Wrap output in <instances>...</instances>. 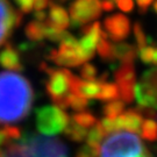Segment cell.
<instances>
[{"instance_id":"cell-16","label":"cell","mask_w":157,"mask_h":157,"mask_svg":"<svg viewBox=\"0 0 157 157\" xmlns=\"http://www.w3.org/2000/svg\"><path fill=\"white\" fill-rule=\"evenodd\" d=\"M105 82L104 77H100L99 79L94 80H82V83L79 85V95L89 99H97L99 92L101 89V84Z\"/></svg>"},{"instance_id":"cell-37","label":"cell","mask_w":157,"mask_h":157,"mask_svg":"<svg viewBox=\"0 0 157 157\" xmlns=\"http://www.w3.org/2000/svg\"><path fill=\"white\" fill-rule=\"evenodd\" d=\"M101 8L106 12H111L114 10V2L112 0H102L101 1Z\"/></svg>"},{"instance_id":"cell-41","label":"cell","mask_w":157,"mask_h":157,"mask_svg":"<svg viewBox=\"0 0 157 157\" xmlns=\"http://www.w3.org/2000/svg\"><path fill=\"white\" fill-rule=\"evenodd\" d=\"M0 157H5V154H4L2 150H0Z\"/></svg>"},{"instance_id":"cell-21","label":"cell","mask_w":157,"mask_h":157,"mask_svg":"<svg viewBox=\"0 0 157 157\" xmlns=\"http://www.w3.org/2000/svg\"><path fill=\"white\" fill-rule=\"evenodd\" d=\"M102 112L106 118L117 119L119 115H121L124 112V102L121 99L108 101L102 107Z\"/></svg>"},{"instance_id":"cell-26","label":"cell","mask_w":157,"mask_h":157,"mask_svg":"<svg viewBox=\"0 0 157 157\" xmlns=\"http://www.w3.org/2000/svg\"><path fill=\"white\" fill-rule=\"evenodd\" d=\"M67 101H69V107H71L77 112H83L89 106V100L86 98L79 94H75V93L67 94Z\"/></svg>"},{"instance_id":"cell-29","label":"cell","mask_w":157,"mask_h":157,"mask_svg":"<svg viewBox=\"0 0 157 157\" xmlns=\"http://www.w3.org/2000/svg\"><path fill=\"white\" fill-rule=\"evenodd\" d=\"M97 73L98 69L91 63H84L80 67V76L84 80H94Z\"/></svg>"},{"instance_id":"cell-14","label":"cell","mask_w":157,"mask_h":157,"mask_svg":"<svg viewBox=\"0 0 157 157\" xmlns=\"http://www.w3.org/2000/svg\"><path fill=\"white\" fill-rule=\"evenodd\" d=\"M49 6H50V10H49V17H48V20L54 26L65 30L70 26V17L67 15V12L61 5L54 4L52 1L50 2Z\"/></svg>"},{"instance_id":"cell-30","label":"cell","mask_w":157,"mask_h":157,"mask_svg":"<svg viewBox=\"0 0 157 157\" xmlns=\"http://www.w3.org/2000/svg\"><path fill=\"white\" fill-rule=\"evenodd\" d=\"M100 152V147H92L90 144H84L79 148V150L76 152L75 157H99Z\"/></svg>"},{"instance_id":"cell-8","label":"cell","mask_w":157,"mask_h":157,"mask_svg":"<svg viewBox=\"0 0 157 157\" xmlns=\"http://www.w3.org/2000/svg\"><path fill=\"white\" fill-rule=\"evenodd\" d=\"M115 83L119 87V97L124 104L133 102L135 98V85H136V76H135L134 63H124L114 73Z\"/></svg>"},{"instance_id":"cell-33","label":"cell","mask_w":157,"mask_h":157,"mask_svg":"<svg viewBox=\"0 0 157 157\" xmlns=\"http://www.w3.org/2000/svg\"><path fill=\"white\" fill-rule=\"evenodd\" d=\"M22 13H30L34 8V0H15Z\"/></svg>"},{"instance_id":"cell-23","label":"cell","mask_w":157,"mask_h":157,"mask_svg":"<svg viewBox=\"0 0 157 157\" xmlns=\"http://www.w3.org/2000/svg\"><path fill=\"white\" fill-rule=\"evenodd\" d=\"M141 137L147 141H154L157 140V121L154 119H146L143 120V124L141 127Z\"/></svg>"},{"instance_id":"cell-32","label":"cell","mask_w":157,"mask_h":157,"mask_svg":"<svg viewBox=\"0 0 157 157\" xmlns=\"http://www.w3.org/2000/svg\"><path fill=\"white\" fill-rule=\"evenodd\" d=\"M99 122H100L101 127H102L106 135L112 134L117 130V128H115V119H109L105 117L104 119H101V121H99Z\"/></svg>"},{"instance_id":"cell-4","label":"cell","mask_w":157,"mask_h":157,"mask_svg":"<svg viewBox=\"0 0 157 157\" xmlns=\"http://www.w3.org/2000/svg\"><path fill=\"white\" fill-rule=\"evenodd\" d=\"M69 122L67 113L57 106H43L36 109V128L45 136L62 133Z\"/></svg>"},{"instance_id":"cell-31","label":"cell","mask_w":157,"mask_h":157,"mask_svg":"<svg viewBox=\"0 0 157 157\" xmlns=\"http://www.w3.org/2000/svg\"><path fill=\"white\" fill-rule=\"evenodd\" d=\"M4 132H5L6 136H7V139L11 141H19L21 137H22V133H21V130L17 127H13V126H6L5 128H4Z\"/></svg>"},{"instance_id":"cell-24","label":"cell","mask_w":157,"mask_h":157,"mask_svg":"<svg viewBox=\"0 0 157 157\" xmlns=\"http://www.w3.org/2000/svg\"><path fill=\"white\" fill-rule=\"evenodd\" d=\"M140 59L144 64L157 65V45H146L142 49H139Z\"/></svg>"},{"instance_id":"cell-38","label":"cell","mask_w":157,"mask_h":157,"mask_svg":"<svg viewBox=\"0 0 157 157\" xmlns=\"http://www.w3.org/2000/svg\"><path fill=\"white\" fill-rule=\"evenodd\" d=\"M34 17L36 21H40V22H44L47 20V13L44 11H36L34 13Z\"/></svg>"},{"instance_id":"cell-3","label":"cell","mask_w":157,"mask_h":157,"mask_svg":"<svg viewBox=\"0 0 157 157\" xmlns=\"http://www.w3.org/2000/svg\"><path fill=\"white\" fill-rule=\"evenodd\" d=\"M144 151V146L136 134L114 132L102 142L99 157H140Z\"/></svg>"},{"instance_id":"cell-12","label":"cell","mask_w":157,"mask_h":157,"mask_svg":"<svg viewBox=\"0 0 157 157\" xmlns=\"http://www.w3.org/2000/svg\"><path fill=\"white\" fill-rule=\"evenodd\" d=\"M0 65L14 72L23 71V65L20 61L19 51L11 43L6 44L5 48L0 51Z\"/></svg>"},{"instance_id":"cell-6","label":"cell","mask_w":157,"mask_h":157,"mask_svg":"<svg viewBox=\"0 0 157 157\" xmlns=\"http://www.w3.org/2000/svg\"><path fill=\"white\" fill-rule=\"evenodd\" d=\"M47 57L51 62L62 67H79L86 63L79 50L78 41L71 34H69L67 39L61 42L57 50L51 49Z\"/></svg>"},{"instance_id":"cell-19","label":"cell","mask_w":157,"mask_h":157,"mask_svg":"<svg viewBox=\"0 0 157 157\" xmlns=\"http://www.w3.org/2000/svg\"><path fill=\"white\" fill-rule=\"evenodd\" d=\"M25 33L27 35L30 41L33 42H40L43 39H45V25L44 22H40V21H30L26 26Z\"/></svg>"},{"instance_id":"cell-18","label":"cell","mask_w":157,"mask_h":157,"mask_svg":"<svg viewBox=\"0 0 157 157\" xmlns=\"http://www.w3.org/2000/svg\"><path fill=\"white\" fill-rule=\"evenodd\" d=\"M63 133L69 140L73 141V142H83L84 140H86L89 132L86 128L76 124L72 119H70V122L63 130Z\"/></svg>"},{"instance_id":"cell-1","label":"cell","mask_w":157,"mask_h":157,"mask_svg":"<svg viewBox=\"0 0 157 157\" xmlns=\"http://www.w3.org/2000/svg\"><path fill=\"white\" fill-rule=\"evenodd\" d=\"M33 101L34 91L28 79L17 72H0V124L23 120Z\"/></svg>"},{"instance_id":"cell-43","label":"cell","mask_w":157,"mask_h":157,"mask_svg":"<svg viewBox=\"0 0 157 157\" xmlns=\"http://www.w3.org/2000/svg\"><path fill=\"white\" fill-rule=\"evenodd\" d=\"M115 1H117V0H115Z\"/></svg>"},{"instance_id":"cell-28","label":"cell","mask_w":157,"mask_h":157,"mask_svg":"<svg viewBox=\"0 0 157 157\" xmlns=\"http://www.w3.org/2000/svg\"><path fill=\"white\" fill-rule=\"evenodd\" d=\"M134 36L136 40V47L137 49H142L143 47L148 45V39H147V35L144 33V30L142 28L141 23L136 22L134 25Z\"/></svg>"},{"instance_id":"cell-7","label":"cell","mask_w":157,"mask_h":157,"mask_svg":"<svg viewBox=\"0 0 157 157\" xmlns=\"http://www.w3.org/2000/svg\"><path fill=\"white\" fill-rule=\"evenodd\" d=\"M102 8L99 0H75L70 6V17L73 27L85 26L100 17Z\"/></svg>"},{"instance_id":"cell-22","label":"cell","mask_w":157,"mask_h":157,"mask_svg":"<svg viewBox=\"0 0 157 157\" xmlns=\"http://www.w3.org/2000/svg\"><path fill=\"white\" fill-rule=\"evenodd\" d=\"M105 136H106V134H105L104 129L101 127L100 122L98 121L93 127H91L90 132L87 133L86 143L92 147H98V148H99V147H100V143L102 142V140L105 139Z\"/></svg>"},{"instance_id":"cell-13","label":"cell","mask_w":157,"mask_h":157,"mask_svg":"<svg viewBox=\"0 0 157 157\" xmlns=\"http://www.w3.org/2000/svg\"><path fill=\"white\" fill-rule=\"evenodd\" d=\"M135 99L139 106L157 109V91L152 90L142 82L135 85Z\"/></svg>"},{"instance_id":"cell-27","label":"cell","mask_w":157,"mask_h":157,"mask_svg":"<svg viewBox=\"0 0 157 157\" xmlns=\"http://www.w3.org/2000/svg\"><path fill=\"white\" fill-rule=\"evenodd\" d=\"M141 82L151 87L152 90L157 91V67L150 69L142 75Z\"/></svg>"},{"instance_id":"cell-40","label":"cell","mask_w":157,"mask_h":157,"mask_svg":"<svg viewBox=\"0 0 157 157\" xmlns=\"http://www.w3.org/2000/svg\"><path fill=\"white\" fill-rule=\"evenodd\" d=\"M154 12L157 14V0H155V1H154Z\"/></svg>"},{"instance_id":"cell-17","label":"cell","mask_w":157,"mask_h":157,"mask_svg":"<svg viewBox=\"0 0 157 157\" xmlns=\"http://www.w3.org/2000/svg\"><path fill=\"white\" fill-rule=\"evenodd\" d=\"M108 39H109L108 34L105 30H102L100 40H99V42L97 44V51H98L101 59H104L106 62H113V61H115L114 44H112Z\"/></svg>"},{"instance_id":"cell-35","label":"cell","mask_w":157,"mask_h":157,"mask_svg":"<svg viewBox=\"0 0 157 157\" xmlns=\"http://www.w3.org/2000/svg\"><path fill=\"white\" fill-rule=\"evenodd\" d=\"M152 2H154V0H136V4L139 6V11L142 14H144L148 11L149 6L151 5Z\"/></svg>"},{"instance_id":"cell-42","label":"cell","mask_w":157,"mask_h":157,"mask_svg":"<svg viewBox=\"0 0 157 157\" xmlns=\"http://www.w3.org/2000/svg\"><path fill=\"white\" fill-rule=\"evenodd\" d=\"M61 1H67V0H61Z\"/></svg>"},{"instance_id":"cell-25","label":"cell","mask_w":157,"mask_h":157,"mask_svg":"<svg viewBox=\"0 0 157 157\" xmlns=\"http://www.w3.org/2000/svg\"><path fill=\"white\" fill-rule=\"evenodd\" d=\"M77 124L84 127V128H91L97 124V120H95L94 115H92L89 112H78L76 114H73L72 118H71Z\"/></svg>"},{"instance_id":"cell-34","label":"cell","mask_w":157,"mask_h":157,"mask_svg":"<svg viewBox=\"0 0 157 157\" xmlns=\"http://www.w3.org/2000/svg\"><path fill=\"white\" fill-rule=\"evenodd\" d=\"M117 6L122 12L129 13L134 10V1L133 0H117Z\"/></svg>"},{"instance_id":"cell-5","label":"cell","mask_w":157,"mask_h":157,"mask_svg":"<svg viewBox=\"0 0 157 157\" xmlns=\"http://www.w3.org/2000/svg\"><path fill=\"white\" fill-rule=\"evenodd\" d=\"M40 69L48 73L49 78L45 83V90L52 102L67 97L70 92V79L73 76L67 69H54L42 63Z\"/></svg>"},{"instance_id":"cell-2","label":"cell","mask_w":157,"mask_h":157,"mask_svg":"<svg viewBox=\"0 0 157 157\" xmlns=\"http://www.w3.org/2000/svg\"><path fill=\"white\" fill-rule=\"evenodd\" d=\"M5 157H67V149L62 141L26 134L19 141L6 146Z\"/></svg>"},{"instance_id":"cell-15","label":"cell","mask_w":157,"mask_h":157,"mask_svg":"<svg viewBox=\"0 0 157 157\" xmlns=\"http://www.w3.org/2000/svg\"><path fill=\"white\" fill-rule=\"evenodd\" d=\"M114 54H115V59H118L124 63H134L136 56L139 55V49L137 47H134L128 43H117L114 44Z\"/></svg>"},{"instance_id":"cell-36","label":"cell","mask_w":157,"mask_h":157,"mask_svg":"<svg viewBox=\"0 0 157 157\" xmlns=\"http://www.w3.org/2000/svg\"><path fill=\"white\" fill-rule=\"evenodd\" d=\"M50 0H34V8L35 11H43L50 5Z\"/></svg>"},{"instance_id":"cell-11","label":"cell","mask_w":157,"mask_h":157,"mask_svg":"<svg viewBox=\"0 0 157 157\" xmlns=\"http://www.w3.org/2000/svg\"><path fill=\"white\" fill-rule=\"evenodd\" d=\"M143 124V117L135 108L128 109L115 119V128L139 133Z\"/></svg>"},{"instance_id":"cell-9","label":"cell","mask_w":157,"mask_h":157,"mask_svg":"<svg viewBox=\"0 0 157 157\" xmlns=\"http://www.w3.org/2000/svg\"><path fill=\"white\" fill-rule=\"evenodd\" d=\"M22 22V13L17 12L8 0H0V47Z\"/></svg>"},{"instance_id":"cell-20","label":"cell","mask_w":157,"mask_h":157,"mask_svg":"<svg viewBox=\"0 0 157 157\" xmlns=\"http://www.w3.org/2000/svg\"><path fill=\"white\" fill-rule=\"evenodd\" d=\"M119 98V87L117 84L114 83H109V82H104L101 84V89L99 92V95L97 99H99L101 101H108L115 100Z\"/></svg>"},{"instance_id":"cell-39","label":"cell","mask_w":157,"mask_h":157,"mask_svg":"<svg viewBox=\"0 0 157 157\" xmlns=\"http://www.w3.org/2000/svg\"><path fill=\"white\" fill-rule=\"evenodd\" d=\"M8 143H11V142H10V140L7 139L5 132H4V129H0V147L4 146V144L7 146Z\"/></svg>"},{"instance_id":"cell-10","label":"cell","mask_w":157,"mask_h":157,"mask_svg":"<svg viewBox=\"0 0 157 157\" xmlns=\"http://www.w3.org/2000/svg\"><path fill=\"white\" fill-rule=\"evenodd\" d=\"M105 32L108 34V37L114 42L124 41L130 34V21L127 17L122 14H113L107 17L104 21Z\"/></svg>"}]
</instances>
